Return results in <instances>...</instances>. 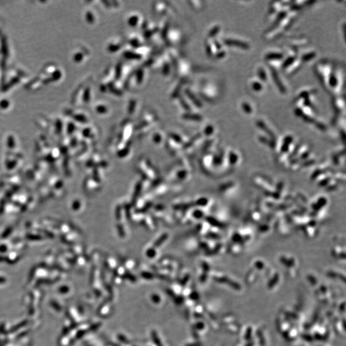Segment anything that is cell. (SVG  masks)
<instances>
[{
    "mask_svg": "<svg viewBox=\"0 0 346 346\" xmlns=\"http://www.w3.org/2000/svg\"><path fill=\"white\" fill-rule=\"evenodd\" d=\"M283 57V55L280 53H269L266 55V58L268 60H280Z\"/></svg>",
    "mask_w": 346,
    "mask_h": 346,
    "instance_id": "3",
    "label": "cell"
},
{
    "mask_svg": "<svg viewBox=\"0 0 346 346\" xmlns=\"http://www.w3.org/2000/svg\"><path fill=\"white\" fill-rule=\"evenodd\" d=\"M296 61V57L294 56H292V57H289L286 61L283 62V68H287L289 66H290L293 62Z\"/></svg>",
    "mask_w": 346,
    "mask_h": 346,
    "instance_id": "5",
    "label": "cell"
},
{
    "mask_svg": "<svg viewBox=\"0 0 346 346\" xmlns=\"http://www.w3.org/2000/svg\"><path fill=\"white\" fill-rule=\"evenodd\" d=\"M272 76L273 77V79L276 83V85L277 86L278 88L280 89V91L282 92V93H285L286 92V90H285V87H284L283 84H282V81H281L280 77H279V75H278L277 73L276 72V71L274 70H272Z\"/></svg>",
    "mask_w": 346,
    "mask_h": 346,
    "instance_id": "2",
    "label": "cell"
},
{
    "mask_svg": "<svg viewBox=\"0 0 346 346\" xmlns=\"http://www.w3.org/2000/svg\"><path fill=\"white\" fill-rule=\"evenodd\" d=\"M242 107L243 110H244L246 113H247V114H250V113L252 112V109H251V107H250V105L246 103H242Z\"/></svg>",
    "mask_w": 346,
    "mask_h": 346,
    "instance_id": "10",
    "label": "cell"
},
{
    "mask_svg": "<svg viewBox=\"0 0 346 346\" xmlns=\"http://www.w3.org/2000/svg\"><path fill=\"white\" fill-rule=\"evenodd\" d=\"M224 43L226 44L229 45V46H234L242 48V49H247L250 48L249 44H248L247 43L244 42H242L240 41L235 40V39H225Z\"/></svg>",
    "mask_w": 346,
    "mask_h": 346,
    "instance_id": "1",
    "label": "cell"
},
{
    "mask_svg": "<svg viewBox=\"0 0 346 346\" xmlns=\"http://www.w3.org/2000/svg\"><path fill=\"white\" fill-rule=\"evenodd\" d=\"M219 27H215L214 29V31H212L211 32H210V34H211L212 35H214L216 34L217 33L219 32Z\"/></svg>",
    "mask_w": 346,
    "mask_h": 346,
    "instance_id": "11",
    "label": "cell"
},
{
    "mask_svg": "<svg viewBox=\"0 0 346 346\" xmlns=\"http://www.w3.org/2000/svg\"><path fill=\"white\" fill-rule=\"evenodd\" d=\"M315 55H316L315 53H314V52L308 53L303 55L302 60L303 61H310V60L313 58L315 57Z\"/></svg>",
    "mask_w": 346,
    "mask_h": 346,
    "instance_id": "6",
    "label": "cell"
},
{
    "mask_svg": "<svg viewBox=\"0 0 346 346\" xmlns=\"http://www.w3.org/2000/svg\"><path fill=\"white\" fill-rule=\"evenodd\" d=\"M334 104L335 108L340 111H342V109L344 108V101L340 99L335 100V101H334Z\"/></svg>",
    "mask_w": 346,
    "mask_h": 346,
    "instance_id": "4",
    "label": "cell"
},
{
    "mask_svg": "<svg viewBox=\"0 0 346 346\" xmlns=\"http://www.w3.org/2000/svg\"><path fill=\"white\" fill-rule=\"evenodd\" d=\"M258 76L260 77V78L262 80H267V75H266L265 71L264 69L260 68L258 71Z\"/></svg>",
    "mask_w": 346,
    "mask_h": 346,
    "instance_id": "7",
    "label": "cell"
},
{
    "mask_svg": "<svg viewBox=\"0 0 346 346\" xmlns=\"http://www.w3.org/2000/svg\"><path fill=\"white\" fill-rule=\"evenodd\" d=\"M315 91H316V90H311V91H304L301 94L299 97L306 99V98H307V97H308L310 95H311L312 93H314Z\"/></svg>",
    "mask_w": 346,
    "mask_h": 346,
    "instance_id": "9",
    "label": "cell"
},
{
    "mask_svg": "<svg viewBox=\"0 0 346 346\" xmlns=\"http://www.w3.org/2000/svg\"><path fill=\"white\" fill-rule=\"evenodd\" d=\"M252 88L256 91H260L262 89V85L260 83L257 81H254L252 84Z\"/></svg>",
    "mask_w": 346,
    "mask_h": 346,
    "instance_id": "8",
    "label": "cell"
}]
</instances>
